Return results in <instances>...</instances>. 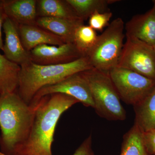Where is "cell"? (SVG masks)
Here are the masks:
<instances>
[{
    "label": "cell",
    "mask_w": 155,
    "mask_h": 155,
    "mask_svg": "<svg viewBox=\"0 0 155 155\" xmlns=\"http://www.w3.org/2000/svg\"><path fill=\"white\" fill-rule=\"evenodd\" d=\"M79 101L54 94L33 101L34 116L28 139L18 155H53L52 145L56 126L65 111Z\"/></svg>",
    "instance_id": "6da1fadb"
},
{
    "label": "cell",
    "mask_w": 155,
    "mask_h": 155,
    "mask_svg": "<svg viewBox=\"0 0 155 155\" xmlns=\"http://www.w3.org/2000/svg\"><path fill=\"white\" fill-rule=\"evenodd\" d=\"M34 116V107L17 91L0 94V151L18 155L28 139Z\"/></svg>",
    "instance_id": "7a4b0ae2"
},
{
    "label": "cell",
    "mask_w": 155,
    "mask_h": 155,
    "mask_svg": "<svg viewBox=\"0 0 155 155\" xmlns=\"http://www.w3.org/2000/svg\"><path fill=\"white\" fill-rule=\"evenodd\" d=\"M20 67L17 92L28 104L43 87L55 84L75 73L93 68L87 57L59 65H38L30 61Z\"/></svg>",
    "instance_id": "3957f363"
},
{
    "label": "cell",
    "mask_w": 155,
    "mask_h": 155,
    "mask_svg": "<svg viewBox=\"0 0 155 155\" xmlns=\"http://www.w3.org/2000/svg\"><path fill=\"white\" fill-rule=\"evenodd\" d=\"M82 73L89 85L96 113L107 120H125L126 111L122 107L109 73L94 68Z\"/></svg>",
    "instance_id": "277c9868"
},
{
    "label": "cell",
    "mask_w": 155,
    "mask_h": 155,
    "mask_svg": "<svg viewBox=\"0 0 155 155\" xmlns=\"http://www.w3.org/2000/svg\"><path fill=\"white\" fill-rule=\"evenodd\" d=\"M125 26L122 18H116L98 36L87 57L93 68L109 73L117 67L124 45Z\"/></svg>",
    "instance_id": "5b68a950"
},
{
    "label": "cell",
    "mask_w": 155,
    "mask_h": 155,
    "mask_svg": "<svg viewBox=\"0 0 155 155\" xmlns=\"http://www.w3.org/2000/svg\"><path fill=\"white\" fill-rule=\"evenodd\" d=\"M120 100L134 106L149 94L155 87V80L121 67L109 72Z\"/></svg>",
    "instance_id": "8992f818"
},
{
    "label": "cell",
    "mask_w": 155,
    "mask_h": 155,
    "mask_svg": "<svg viewBox=\"0 0 155 155\" xmlns=\"http://www.w3.org/2000/svg\"><path fill=\"white\" fill-rule=\"evenodd\" d=\"M126 36L117 67L125 68L155 80L154 47L138 39Z\"/></svg>",
    "instance_id": "52a82bcc"
},
{
    "label": "cell",
    "mask_w": 155,
    "mask_h": 155,
    "mask_svg": "<svg viewBox=\"0 0 155 155\" xmlns=\"http://www.w3.org/2000/svg\"><path fill=\"white\" fill-rule=\"evenodd\" d=\"M58 93L73 97L85 107L94 108L89 85L82 72L75 73L58 83L41 89L31 101L45 96Z\"/></svg>",
    "instance_id": "ba28073f"
},
{
    "label": "cell",
    "mask_w": 155,
    "mask_h": 155,
    "mask_svg": "<svg viewBox=\"0 0 155 155\" xmlns=\"http://www.w3.org/2000/svg\"><path fill=\"white\" fill-rule=\"evenodd\" d=\"M29 54L31 62L42 65L66 64L83 57L72 43L59 46L40 45Z\"/></svg>",
    "instance_id": "9c48e42d"
},
{
    "label": "cell",
    "mask_w": 155,
    "mask_h": 155,
    "mask_svg": "<svg viewBox=\"0 0 155 155\" xmlns=\"http://www.w3.org/2000/svg\"><path fill=\"white\" fill-rule=\"evenodd\" d=\"M3 28L5 34L3 50L4 56L20 67L31 61L29 52L25 49L22 45L17 25L6 17Z\"/></svg>",
    "instance_id": "30bf717a"
},
{
    "label": "cell",
    "mask_w": 155,
    "mask_h": 155,
    "mask_svg": "<svg viewBox=\"0 0 155 155\" xmlns=\"http://www.w3.org/2000/svg\"><path fill=\"white\" fill-rule=\"evenodd\" d=\"M153 6L145 14L134 16L125 26V36L133 37L155 46V0Z\"/></svg>",
    "instance_id": "8fae6325"
},
{
    "label": "cell",
    "mask_w": 155,
    "mask_h": 155,
    "mask_svg": "<svg viewBox=\"0 0 155 155\" xmlns=\"http://www.w3.org/2000/svg\"><path fill=\"white\" fill-rule=\"evenodd\" d=\"M37 0H2L6 16L17 25H36Z\"/></svg>",
    "instance_id": "7c38bea8"
},
{
    "label": "cell",
    "mask_w": 155,
    "mask_h": 155,
    "mask_svg": "<svg viewBox=\"0 0 155 155\" xmlns=\"http://www.w3.org/2000/svg\"><path fill=\"white\" fill-rule=\"evenodd\" d=\"M22 45L30 52L40 45L59 46L66 43L63 39L37 25H17Z\"/></svg>",
    "instance_id": "4fadbf2b"
},
{
    "label": "cell",
    "mask_w": 155,
    "mask_h": 155,
    "mask_svg": "<svg viewBox=\"0 0 155 155\" xmlns=\"http://www.w3.org/2000/svg\"><path fill=\"white\" fill-rule=\"evenodd\" d=\"M84 21H74L51 17H38L36 25L61 38L66 43H73L76 28Z\"/></svg>",
    "instance_id": "5bb4252c"
},
{
    "label": "cell",
    "mask_w": 155,
    "mask_h": 155,
    "mask_svg": "<svg viewBox=\"0 0 155 155\" xmlns=\"http://www.w3.org/2000/svg\"><path fill=\"white\" fill-rule=\"evenodd\" d=\"M37 13L38 17H51L70 21H84L78 16L67 0H38Z\"/></svg>",
    "instance_id": "9a60e30c"
},
{
    "label": "cell",
    "mask_w": 155,
    "mask_h": 155,
    "mask_svg": "<svg viewBox=\"0 0 155 155\" xmlns=\"http://www.w3.org/2000/svg\"><path fill=\"white\" fill-rule=\"evenodd\" d=\"M133 107L135 115L134 124L143 132L155 129V87Z\"/></svg>",
    "instance_id": "2e32d148"
},
{
    "label": "cell",
    "mask_w": 155,
    "mask_h": 155,
    "mask_svg": "<svg viewBox=\"0 0 155 155\" xmlns=\"http://www.w3.org/2000/svg\"><path fill=\"white\" fill-rule=\"evenodd\" d=\"M21 67L0 54V94L17 91Z\"/></svg>",
    "instance_id": "e0dca14e"
},
{
    "label": "cell",
    "mask_w": 155,
    "mask_h": 155,
    "mask_svg": "<svg viewBox=\"0 0 155 155\" xmlns=\"http://www.w3.org/2000/svg\"><path fill=\"white\" fill-rule=\"evenodd\" d=\"M78 16L87 20L96 11L101 13L110 11L109 5L118 1L114 0H67Z\"/></svg>",
    "instance_id": "ac0fdd59"
},
{
    "label": "cell",
    "mask_w": 155,
    "mask_h": 155,
    "mask_svg": "<svg viewBox=\"0 0 155 155\" xmlns=\"http://www.w3.org/2000/svg\"><path fill=\"white\" fill-rule=\"evenodd\" d=\"M120 155H150L143 142V132L135 124L123 136Z\"/></svg>",
    "instance_id": "d6986e66"
},
{
    "label": "cell",
    "mask_w": 155,
    "mask_h": 155,
    "mask_svg": "<svg viewBox=\"0 0 155 155\" xmlns=\"http://www.w3.org/2000/svg\"><path fill=\"white\" fill-rule=\"evenodd\" d=\"M98 36L96 31L89 25L82 24L76 28L73 44L82 57L88 56L96 44Z\"/></svg>",
    "instance_id": "ffe728a7"
},
{
    "label": "cell",
    "mask_w": 155,
    "mask_h": 155,
    "mask_svg": "<svg viewBox=\"0 0 155 155\" xmlns=\"http://www.w3.org/2000/svg\"><path fill=\"white\" fill-rule=\"evenodd\" d=\"M113 16L111 11L101 13L96 11L89 18V25L95 31H102L109 25V21Z\"/></svg>",
    "instance_id": "44dd1931"
},
{
    "label": "cell",
    "mask_w": 155,
    "mask_h": 155,
    "mask_svg": "<svg viewBox=\"0 0 155 155\" xmlns=\"http://www.w3.org/2000/svg\"><path fill=\"white\" fill-rule=\"evenodd\" d=\"M145 146L150 155H155V129L143 132Z\"/></svg>",
    "instance_id": "7402d4cb"
},
{
    "label": "cell",
    "mask_w": 155,
    "mask_h": 155,
    "mask_svg": "<svg viewBox=\"0 0 155 155\" xmlns=\"http://www.w3.org/2000/svg\"><path fill=\"white\" fill-rule=\"evenodd\" d=\"M72 155H94L92 148L91 135L83 142Z\"/></svg>",
    "instance_id": "603a6c76"
},
{
    "label": "cell",
    "mask_w": 155,
    "mask_h": 155,
    "mask_svg": "<svg viewBox=\"0 0 155 155\" xmlns=\"http://www.w3.org/2000/svg\"><path fill=\"white\" fill-rule=\"evenodd\" d=\"M5 14L3 8L2 0H0V50H3V44L2 35V28H3L4 21L5 19Z\"/></svg>",
    "instance_id": "cb8c5ba5"
},
{
    "label": "cell",
    "mask_w": 155,
    "mask_h": 155,
    "mask_svg": "<svg viewBox=\"0 0 155 155\" xmlns=\"http://www.w3.org/2000/svg\"><path fill=\"white\" fill-rule=\"evenodd\" d=\"M0 155H7L1 152L0 151Z\"/></svg>",
    "instance_id": "d4e9b609"
},
{
    "label": "cell",
    "mask_w": 155,
    "mask_h": 155,
    "mask_svg": "<svg viewBox=\"0 0 155 155\" xmlns=\"http://www.w3.org/2000/svg\"><path fill=\"white\" fill-rule=\"evenodd\" d=\"M154 48L155 51V47H154Z\"/></svg>",
    "instance_id": "484cf974"
}]
</instances>
